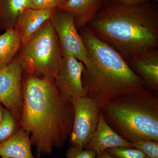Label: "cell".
<instances>
[{"mask_svg":"<svg viewBox=\"0 0 158 158\" xmlns=\"http://www.w3.org/2000/svg\"><path fill=\"white\" fill-rule=\"evenodd\" d=\"M23 104L20 127L30 135L38 158L61 148L70 136L74 111L55 79L23 72Z\"/></svg>","mask_w":158,"mask_h":158,"instance_id":"cell-1","label":"cell"},{"mask_svg":"<svg viewBox=\"0 0 158 158\" xmlns=\"http://www.w3.org/2000/svg\"><path fill=\"white\" fill-rule=\"evenodd\" d=\"M87 26L126 60L158 48V11L149 3L133 6L111 0Z\"/></svg>","mask_w":158,"mask_h":158,"instance_id":"cell-2","label":"cell"},{"mask_svg":"<svg viewBox=\"0 0 158 158\" xmlns=\"http://www.w3.org/2000/svg\"><path fill=\"white\" fill-rule=\"evenodd\" d=\"M78 31L88 53V62L82 76L86 96L101 108L145 88L144 82L131 69L124 58L98 38L88 26Z\"/></svg>","mask_w":158,"mask_h":158,"instance_id":"cell-3","label":"cell"},{"mask_svg":"<svg viewBox=\"0 0 158 158\" xmlns=\"http://www.w3.org/2000/svg\"><path fill=\"white\" fill-rule=\"evenodd\" d=\"M107 123L129 142L158 141V95L146 88L101 108Z\"/></svg>","mask_w":158,"mask_h":158,"instance_id":"cell-4","label":"cell"},{"mask_svg":"<svg viewBox=\"0 0 158 158\" xmlns=\"http://www.w3.org/2000/svg\"><path fill=\"white\" fill-rule=\"evenodd\" d=\"M24 72L55 78L62 64L61 46L51 19L22 45L16 56Z\"/></svg>","mask_w":158,"mask_h":158,"instance_id":"cell-5","label":"cell"},{"mask_svg":"<svg viewBox=\"0 0 158 158\" xmlns=\"http://www.w3.org/2000/svg\"><path fill=\"white\" fill-rule=\"evenodd\" d=\"M70 101L73 106L74 119L69 143L71 147L84 149L96 131L101 107L88 96L76 98Z\"/></svg>","mask_w":158,"mask_h":158,"instance_id":"cell-6","label":"cell"},{"mask_svg":"<svg viewBox=\"0 0 158 158\" xmlns=\"http://www.w3.org/2000/svg\"><path fill=\"white\" fill-rule=\"evenodd\" d=\"M23 72L22 65L16 57L0 69V103L11 113L19 126L23 104Z\"/></svg>","mask_w":158,"mask_h":158,"instance_id":"cell-7","label":"cell"},{"mask_svg":"<svg viewBox=\"0 0 158 158\" xmlns=\"http://www.w3.org/2000/svg\"><path fill=\"white\" fill-rule=\"evenodd\" d=\"M51 19L59 37L62 57L72 56L87 65L88 53L75 25L73 15L58 7Z\"/></svg>","mask_w":158,"mask_h":158,"instance_id":"cell-8","label":"cell"},{"mask_svg":"<svg viewBox=\"0 0 158 158\" xmlns=\"http://www.w3.org/2000/svg\"><path fill=\"white\" fill-rule=\"evenodd\" d=\"M85 65L74 57L63 56L59 72L55 77L57 88L62 96L70 101L86 96L83 88L82 76Z\"/></svg>","mask_w":158,"mask_h":158,"instance_id":"cell-9","label":"cell"},{"mask_svg":"<svg viewBox=\"0 0 158 158\" xmlns=\"http://www.w3.org/2000/svg\"><path fill=\"white\" fill-rule=\"evenodd\" d=\"M126 61L144 82L145 88L158 95V49L150 50Z\"/></svg>","mask_w":158,"mask_h":158,"instance_id":"cell-10","label":"cell"},{"mask_svg":"<svg viewBox=\"0 0 158 158\" xmlns=\"http://www.w3.org/2000/svg\"><path fill=\"white\" fill-rule=\"evenodd\" d=\"M116 147L134 148L132 142L118 135L105 121L100 113L94 135L85 149L94 151L96 154Z\"/></svg>","mask_w":158,"mask_h":158,"instance_id":"cell-11","label":"cell"},{"mask_svg":"<svg viewBox=\"0 0 158 158\" xmlns=\"http://www.w3.org/2000/svg\"><path fill=\"white\" fill-rule=\"evenodd\" d=\"M57 8L26 9L23 11L15 28L21 39L22 44L30 40L46 22L51 19Z\"/></svg>","mask_w":158,"mask_h":158,"instance_id":"cell-12","label":"cell"},{"mask_svg":"<svg viewBox=\"0 0 158 158\" xmlns=\"http://www.w3.org/2000/svg\"><path fill=\"white\" fill-rule=\"evenodd\" d=\"M104 0H65L59 8L73 15L77 30L87 26L102 8Z\"/></svg>","mask_w":158,"mask_h":158,"instance_id":"cell-13","label":"cell"},{"mask_svg":"<svg viewBox=\"0 0 158 158\" xmlns=\"http://www.w3.org/2000/svg\"><path fill=\"white\" fill-rule=\"evenodd\" d=\"M30 135L19 127L15 134L0 144L2 158H35L32 153Z\"/></svg>","mask_w":158,"mask_h":158,"instance_id":"cell-14","label":"cell"},{"mask_svg":"<svg viewBox=\"0 0 158 158\" xmlns=\"http://www.w3.org/2000/svg\"><path fill=\"white\" fill-rule=\"evenodd\" d=\"M27 0H0V31L15 29Z\"/></svg>","mask_w":158,"mask_h":158,"instance_id":"cell-15","label":"cell"},{"mask_svg":"<svg viewBox=\"0 0 158 158\" xmlns=\"http://www.w3.org/2000/svg\"><path fill=\"white\" fill-rule=\"evenodd\" d=\"M22 45L21 39L15 29L6 30L0 35V69L14 60Z\"/></svg>","mask_w":158,"mask_h":158,"instance_id":"cell-16","label":"cell"},{"mask_svg":"<svg viewBox=\"0 0 158 158\" xmlns=\"http://www.w3.org/2000/svg\"><path fill=\"white\" fill-rule=\"evenodd\" d=\"M19 127L13 115L5 109L2 120L0 123V144L12 137Z\"/></svg>","mask_w":158,"mask_h":158,"instance_id":"cell-17","label":"cell"},{"mask_svg":"<svg viewBox=\"0 0 158 158\" xmlns=\"http://www.w3.org/2000/svg\"><path fill=\"white\" fill-rule=\"evenodd\" d=\"M132 143L134 148L142 152L146 158H158V141L140 140Z\"/></svg>","mask_w":158,"mask_h":158,"instance_id":"cell-18","label":"cell"},{"mask_svg":"<svg viewBox=\"0 0 158 158\" xmlns=\"http://www.w3.org/2000/svg\"><path fill=\"white\" fill-rule=\"evenodd\" d=\"M106 150L115 158H146L142 152L134 148H113Z\"/></svg>","mask_w":158,"mask_h":158,"instance_id":"cell-19","label":"cell"},{"mask_svg":"<svg viewBox=\"0 0 158 158\" xmlns=\"http://www.w3.org/2000/svg\"><path fill=\"white\" fill-rule=\"evenodd\" d=\"M65 0H27V9H55L59 7Z\"/></svg>","mask_w":158,"mask_h":158,"instance_id":"cell-20","label":"cell"},{"mask_svg":"<svg viewBox=\"0 0 158 158\" xmlns=\"http://www.w3.org/2000/svg\"><path fill=\"white\" fill-rule=\"evenodd\" d=\"M67 158H96L97 154L94 151L70 147L66 150Z\"/></svg>","mask_w":158,"mask_h":158,"instance_id":"cell-21","label":"cell"},{"mask_svg":"<svg viewBox=\"0 0 158 158\" xmlns=\"http://www.w3.org/2000/svg\"><path fill=\"white\" fill-rule=\"evenodd\" d=\"M120 2L128 5L138 6L147 3V0H116Z\"/></svg>","mask_w":158,"mask_h":158,"instance_id":"cell-22","label":"cell"},{"mask_svg":"<svg viewBox=\"0 0 158 158\" xmlns=\"http://www.w3.org/2000/svg\"><path fill=\"white\" fill-rule=\"evenodd\" d=\"M96 158H115L108 152L107 151L105 150L102 152L97 154Z\"/></svg>","mask_w":158,"mask_h":158,"instance_id":"cell-23","label":"cell"},{"mask_svg":"<svg viewBox=\"0 0 158 158\" xmlns=\"http://www.w3.org/2000/svg\"><path fill=\"white\" fill-rule=\"evenodd\" d=\"M5 109L3 107L2 105L0 103V123L2 120L3 116H4V111Z\"/></svg>","mask_w":158,"mask_h":158,"instance_id":"cell-24","label":"cell"},{"mask_svg":"<svg viewBox=\"0 0 158 158\" xmlns=\"http://www.w3.org/2000/svg\"><path fill=\"white\" fill-rule=\"evenodd\" d=\"M106 1L107 0H104V2L105 1H106ZM111 1V0H108V2H106V3H107V2H110V1Z\"/></svg>","mask_w":158,"mask_h":158,"instance_id":"cell-25","label":"cell"},{"mask_svg":"<svg viewBox=\"0 0 158 158\" xmlns=\"http://www.w3.org/2000/svg\"><path fill=\"white\" fill-rule=\"evenodd\" d=\"M154 1H155V2H158V0H154Z\"/></svg>","mask_w":158,"mask_h":158,"instance_id":"cell-26","label":"cell"}]
</instances>
